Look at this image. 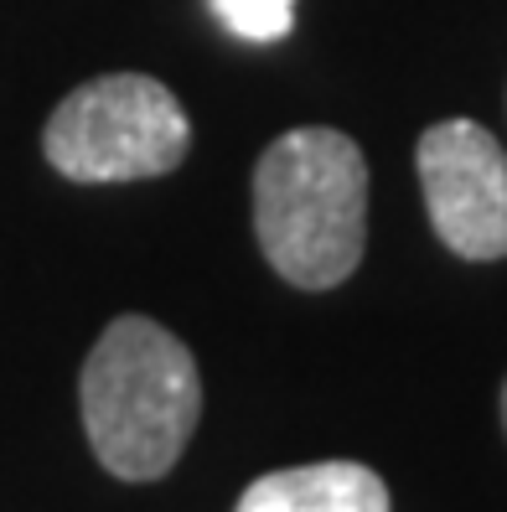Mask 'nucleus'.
<instances>
[{
	"label": "nucleus",
	"instance_id": "obj_1",
	"mask_svg": "<svg viewBox=\"0 0 507 512\" xmlns=\"http://www.w3.org/2000/svg\"><path fill=\"white\" fill-rule=\"evenodd\" d=\"M88 445L119 481H161L202 419L197 357L151 316L104 326L78 383Z\"/></svg>",
	"mask_w": 507,
	"mask_h": 512
},
{
	"label": "nucleus",
	"instance_id": "obj_2",
	"mask_svg": "<svg viewBox=\"0 0 507 512\" xmlns=\"http://www.w3.org/2000/svg\"><path fill=\"white\" fill-rule=\"evenodd\" d=\"M254 238L301 290L342 285L368 244V161L326 125L285 130L254 166Z\"/></svg>",
	"mask_w": 507,
	"mask_h": 512
},
{
	"label": "nucleus",
	"instance_id": "obj_3",
	"mask_svg": "<svg viewBox=\"0 0 507 512\" xmlns=\"http://www.w3.org/2000/svg\"><path fill=\"white\" fill-rule=\"evenodd\" d=\"M42 150L68 182H140L182 166L192 119L161 78L104 73L52 109Z\"/></svg>",
	"mask_w": 507,
	"mask_h": 512
},
{
	"label": "nucleus",
	"instance_id": "obj_4",
	"mask_svg": "<svg viewBox=\"0 0 507 512\" xmlns=\"http://www.w3.org/2000/svg\"><path fill=\"white\" fill-rule=\"evenodd\" d=\"M420 192L440 244L461 259L507 254V150L476 119H440L414 150Z\"/></svg>",
	"mask_w": 507,
	"mask_h": 512
},
{
	"label": "nucleus",
	"instance_id": "obj_5",
	"mask_svg": "<svg viewBox=\"0 0 507 512\" xmlns=\"http://www.w3.org/2000/svg\"><path fill=\"white\" fill-rule=\"evenodd\" d=\"M233 512H394V502L363 461H316L259 476Z\"/></svg>",
	"mask_w": 507,
	"mask_h": 512
},
{
	"label": "nucleus",
	"instance_id": "obj_6",
	"mask_svg": "<svg viewBox=\"0 0 507 512\" xmlns=\"http://www.w3.org/2000/svg\"><path fill=\"white\" fill-rule=\"evenodd\" d=\"M213 11L244 42H280L295 26V0H213Z\"/></svg>",
	"mask_w": 507,
	"mask_h": 512
},
{
	"label": "nucleus",
	"instance_id": "obj_7",
	"mask_svg": "<svg viewBox=\"0 0 507 512\" xmlns=\"http://www.w3.org/2000/svg\"><path fill=\"white\" fill-rule=\"evenodd\" d=\"M502 430H507V383H502Z\"/></svg>",
	"mask_w": 507,
	"mask_h": 512
}]
</instances>
